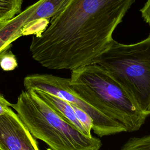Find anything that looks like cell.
Returning <instances> with one entry per match:
<instances>
[{
	"label": "cell",
	"instance_id": "6da1fadb",
	"mask_svg": "<svg viewBox=\"0 0 150 150\" xmlns=\"http://www.w3.org/2000/svg\"><path fill=\"white\" fill-rule=\"evenodd\" d=\"M135 1L71 0L40 35L33 36L32 57L54 70L92 63L114 40V31Z\"/></svg>",
	"mask_w": 150,
	"mask_h": 150
},
{
	"label": "cell",
	"instance_id": "7a4b0ae2",
	"mask_svg": "<svg viewBox=\"0 0 150 150\" xmlns=\"http://www.w3.org/2000/svg\"><path fill=\"white\" fill-rule=\"evenodd\" d=\"M70 85L87 103L121 124L127 132L139 130L146 120L147 115L122 87L95 63L71 70Z\"/></svg>",
	"mask_w": 150,
	"mask_h": 150
},
{
	"label": "cell",
	"instance_id": "3957f363",
	"mask_svg": "<svg viewBox=\"0 0 150 150\" xmlns=\"http://www.w3.org/2000/svg\"><path fill=\"white\" fill-rule=\"evenodd\" d=\"M11 107L32 135L51 150H100L102 146L99 138L81 133L32 90L22 91Z\"/></svg>",
	"mask_w": 150,
	"mask_h": 150
},
{
	"label": "cell",
	"instance_id": "277c9868",
	"mask_svg": "<svg viewBox=\"0 0 150 150\" xmlns=\"http://www.w3.org/2000/svg\"><path fill=\"white\" fill-rule=\"evenodd\" d=\"M92 63L116 81L142 112L150 111V34L133 44L113 40Z\"/></svg>",
	"mask_w": 150,
	"mask_h": 150
},
{
	"label": "cell",
	"instance_id": "5b68a950",
	"mask_svg": "<svg viewBox=\"0 0 150 150\" xmlns=\"http://www.w3.org/2000/svg\"><path fill=\"white\" fill-rule=\"evenodd\" d=\"M23 86L26 90H38L51 94L86 111L93 120L92 129L100 137L127 132L121 124L104 115L74 91L70 85V78L33 74L24 78Z\"/></svg>",
	"mask_w": 150,
	"mask_h": 150
},
{
	"label": "cell",
	"instance_id": "8992f818",
	"mask_svg": "<svg viewBox=\"0 0 150 150\" xmlns=\"http://www.w3.org/2000/svg\"><path fill=\"white\" fill-rule=\"evenodd\" d=\"M0 148L40 150L36 138L12 108L0 115Z\"/></svg>",
	"mask_w": 150,
	"mask_h": 150
},
{
	"label": "cell",
	"instance_id": "52a82bcc",
	"mask_svg": "<svg viewBox=\"0 0 150 150\" xmlns=\"http://www.w3.org/2000/svg\"><path fill=\"white\" fill-rule=\"evenodd\" d=\"M38 5V1L28 7L0 28V60L11 46L12 42L23 36V29Z\"/></svg>",
	"mask_w": 150,
	"mask_h": 150
},
{
	"label": "cell",
	"instance_id": "ba28073f",
	"mask_svg": "<svg viewBox=\"0 0 150 150\" xmlns=\"http://www.w3.org/2000/svg\"><path fill=\"white\" fill-rule=\"evenodd\" d=\"M32 90L59 114L73 124L81 133L86 136L92 137L88 134L84 127L77 120L74 110L70 103L51 94L38 90Z\"/></svg>",
	"mask_w": 150,
	"mask_h": 150
},
{
	"label": "cell",
	"instance_id": "9c48e42d",
	"mask_svg": "<svg viewBox=\"0 0 150 150\" xmlns=\"http://www.w3.org/2000/svg\"><path fill=\"white\" fill-rule=\"evenodd\" d=\"M71 0H39L38 5L29 18L26 25L38 20H51L59 14Z\"/></svg>",
	"mask_w": 150,
	"mask_h": 150
},
{
	"label": "cell",
	"instance_id": "30bf717a",
	"mask_svg": "<svg viewBox=\"0 0 150 150\" xmlns=\"http://www.w3.org/2000/svg\"><path fill=\"white\" fill-rule=\"evenodd\" d=\"M23 0H0V24L4 25L21 12Z\"/></svg>",
	"mask_w": 150,
	"mask_h": 150
},
{
	"label": "cell",
	"instance_id": "8fae6325",
	"mask_svg": "<svg viewBox=\"0 0 150 150\" xmlns=\"http://www.w3.org/2000/svg\"><path fill=\"white\" fill-rule=\"evenodd\" d=\"M120 150H150V135L131 138Z\"/></svg>",
	"mask_w": 150,
	"mask_h": 150
},
{
	"label": "cell",
	"instance_id": "7c38bea8",
	"mask_svg": "<svg viewBox=\"0 0 150 150\" xmlns=\"http://www.w3.org/2000/svg\"><path fill=\"white\" fill-rule=\"evenodd\" d=\"M71 105L74 110L76 117L77 118V120L83 125V126L84 127L88 134L90 135H91V130L92 129L93 127V120L92 118L88 113H87L82 109L76 107L74 105Z\"/></svg>",
	"mask_w": 150,
	"mask_h": 150
},
{
	"label": "cell",
	"instance_id": "4fadbf2b",
	"mask_svg": "<svg viewBox=\"0 0 150 150\" xmlns=\"http://www.w3.org/2000/svg\"><path fill=\"white\" fill-rule=\"evenodd\" d=\"M0 67L4 71H12L18 67L16 58L12 52H8L1 57Z\"/></svg>",
	"mask_w": 150,
	"mask_h": 150
},
{
	"label": "cell",
	"instance_id": "5bb4252c",
	"mask_svg": "<svg viewBox=\"0 0 150 150\" xmlns=\"http://www.w3.org/2000/svg\"><path fill=\"white\" fill-rule=\"evenodd\" d=\"M144 20L150 26V0H147L144 6L140 9Z\"/></svg>",
	"mask_w": 150,
	"mask_h": 150
},
{
	"label": "cell",
	"instance_id": "9a60e30c",
	"mask_svg": "<svg viewBox=\"0 0 150 150\" xmlns=\"http://www.w3.org/2000/svg\"><path fill=\"white\" fill-rule=\"evenodd\" d=\"M11 103L5 98L4 96L0 93V115L6 113L11 108Z\"/></svg>",
	"mask_w": 150,
	"mask_h": 150
},
{
	"label": "cell",
	"instance_id": "2e32d148",
	"mask_svg": "<svg viewBox=\"0 0 150 150\" xmlns=\"http://www.w3.org/2000/svg\"><path fill=\"white\" fill-rule=\"evenodd\" d=\"M147 116L148 115H150V111H148V112H145V113Z\"/></svg>",
	"mask_w": 150,
	"mask_h": 150
},
{
	"label": "cell",
	"instance_id": "e0dca14e",
	"mask_svg": "<svg viewBox=\"0 0 150 150\" xmlns=\"http://www.w3.org/2000/svg\"><path fill=\"white\" fill-rule=\"evenodd\" d=\"M4 25H5V24H4V25H1V24H0V28H1V27H2V26H4Z\"/></svg>",
	"mask_w": 150,
	"mask_h": 150
},
{
	"label": "cell",
	"instance_id": "ac0fdd59",
	"mask_svg": "<svg viewBox=\"0 0 150 150\" xmlns=\"http://www.w3.org/2000/svg\"><path fill=\"white\" fill-rule=\"evenodd\" d=\"M0 150H5V149H2V148H0Z\"/></svg>",
	"mask_w": 150,
	"mask_h": 150
}]
</instances>
